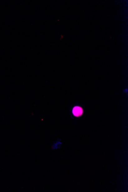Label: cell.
I'll list each match as a JSON object with an SVG mask.
<instances>
[{
  "instance_id": "1",
  "label": "cell",
  "mask_w": 128,
  "mask_h": 192,
  "mask_svg": "<svg viewBox=\"0 0 128 192\" xmlns=\"http://www.w3.org/2000/svg\"><path fill=\"white\" fill-rule=\"evenodd\" d=\"M73 113L74 116L76 117H79L82 114L83 110L82 108L79 106H76L73 110Z\"/></svg>"
}]
</instances>
